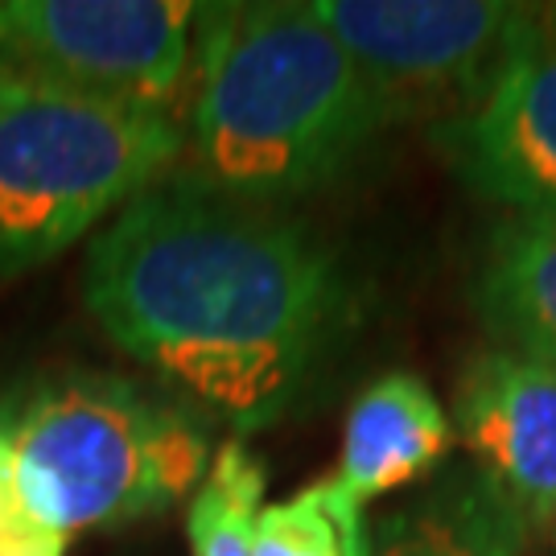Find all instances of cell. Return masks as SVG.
I'll use <instances>...</instances> for the list:
<instances>
[{"label": "cell", "instance_id": "obj_4", "mask_svg": "<svg viewBox=\"0 0 556 556\" xmlns=\"http://www.w3.org/2000/svg\"><path fill=\"white\" fill-rule=\"evenodd\" d=\"M186 149L169 112L100 100L0 59V277L41 268L149 186Z\"/></svg>", "mask_w": 556, "mask_h": 556}, {"label": "cell", "instance_id": "obj_11", "mask_svg": "<svg viewBox=\"0 0 556 556\" xmlns=\"http://www.w3.org/2000/svg\"><path fill=\"white\" fill-rule=\"evenodd\" d=\"M478 314L498 346L556 363V215H507L486 243Z\"/></svg>", "mask_w": 556, "mask_h": 556}, {"label": "cell", "instance_id": "obj_7", "mask_svg": "<svg viewBox=\"0 0 556 556\" xmlns=\"http://www.w3.org/2000/svg\"><path fill=\"white\" fill-rule=\"evenodd\" d=\"M433 144L507 215H556V4H523L486 91Z\"/></svg>", "mask_w": 556, "mask_h": 556}, {"label": "cell", "instance_id": "obj_14", "mask_svg": "<svg viewBox=\"0 0 556 556\" xmlns=\"http://www.w3.org/2000/svg\"><path fill=\"white\" fill-rule=\"evenodd\" d=\"M62 544L66 540L41 532L21 516L4 478H0V556H62Z\"/></svg>", "mask_w": 556, "mask_h": 556}, {"label": "cell", "instance_id": "obj_10", "mask_svg": "<svg viewBox=\"0 0 556 556\" xmlns=\"http://www.w3.org/2000/svg\"><path fill=\"white\" fill-rule=\"evenodd\" d=\"M528 523L482 470L433 478L379 519L371 556H528Z\"/></svg>", "mask_w": 556, "mask_h": 556}, {"label": "cell", "instance_id": "obj_16", "mask_svg": "<svg viewBox=\"0 0 556 556\" xmlns=\"http://www.w3.org/2000/svg\"><path fill=\"white\" fill-rule=\"evenodd\" d=\"M355 556H371V532H367V540H363V544L355 548Z\"/></svg>", "mask_w": 556, "mask_h": 556}, {"label": "cell", "instance_id": "obj_12", "mask_svg": "<svg viewBox=\"0 0 556 556\" xmlns=\"http://www.w3.org/2000/svg\"><path fill=\"white\" fill-rule=\"evenodd\" d=\"M268 475L243 441H227L190 495L186 532L194 556H252V532L264 507Z\"/></svg>", "mask_w": 556, "mask_h": 556}, {"label": "cell", "instance_id": "obj_15", "mask_svg": "<svg viewBox=\"0 0 556 556\" xmlns=\"http://www.w3.org/2000/svg\"><path fill=\"white\" fill-rule=\"evenodd\" d=\"M13 417H17V408L0 404V478H4V457H9V438H13Z\"/></svg>", "mask_w": 556, "mask_h": 556}, {"label": "cell", "instance_id": "obj_18", "mask_svg": "<svg viewBox=\"0 0 556 556\" xmlns=\"http://www.w3.org/2000/svg\"><path fill=\"white\" fill-rule=\"evenodd\" d=\"M0 59H4V29H0Z\"/></svg>", "mask_w": 556, "mask_h": 556}, {"label": "cell", "instance_id": "obj_17", "mask_svg": "<svg viewBox=\"0 0 556 556\" xmlns=\"http://www.w3.org/2000/svg\"><path fill=\"white\" fill-rule=\"evenodd\" d=\"M548 536H553V544H556V516H553V528H548Z\"/></svg>", "mask_w": 556, "mask_h": 556}, {"label": "cell", "instance_id": "obj_3", "mask_svg": "<svg viewBox=\"0 0 556 556\" xmlns=\"http://www.w3.org/2000/svg\"><path fill=\"white\" fill-rule=\"evenodd\" d=\"M211 457L190 413L124 379L75 376L17 408L4 486L34 528L66 540L169 511L199 491Z\"/></svg>", "mask_w": 556, "mask_h": 556}, {"label": "cell", "instance_id": "obj_2", "mask_svg": "<svg viewBox=\"0 0 556 556\" xmlns=\"http://www.w3.org/2000/svg\"><path fill=\"white\" fill-rule=\"evenodd\" d=\"M186 178L248 206L314 194L388 128L314 4H199Z\"/></svg>", "mask_w": 556, "mask_h": 556}, {"label": "cell", "instance_id": "obj_1", "mask_svg": "<svg viewBox=\"0 0 556 556\" xmlns=\"http://www.w3.org/2000/svg\"><path fill=\"white\" fill-rule=\"evenodd\" d=\"M83 301L124 355L243 433L293 408L346 318L305 227L190 178L149 186L91 239Z\"/></svg>", "mask_w": 556, "mask_h": 556}, {"label": "cell", "instance_id": "obj_5", "mask_svg": "<svg viewBox=\"0 0 556 556\" xmlns=\"http://www.w3.org/2000/svg\"><path fill=\"white\" fill-rule=\"evenodd\" d=\"M371 83L388 124L466 116L511 46L507 0H309Z\"/></svg>", "mask_w": 556, "mask_h": 556}, {"label": "cell", "instance_id": "obj_9", "mask_svg": "<svg viewBox=\"0 0 556 556\" xmlns=\"http://www.w3.org/2000/svg\"><path fill=\"white\" fill-rule=\"evenodd\" d=\"M454 445V420L413 371H388L355 396L330 478L358 507L438 470Z\"/></svg>", "mask_w": 556, "mask_h": 556}, {"label": "cell", "instance_id": "obj_13", "mask_svg": "<svg viewBox=\"0 0 556 556\" xmlns=\"http://www.w3.org/2000/svg\"><path fill=\"white\" fill-rule=\"evenodd\" d=\"M363 540V507L338 491L334 478H321L298 495L260 507L252 556H355Z\"/></svg>", "mask_w": 556, "mask_h": 556}, {"label": "cell", "instance_id": "obj_6", "mask_svg": "<svg viewBox=\"0 0 556 556\" xmlns=\"http://www.w3.org/2000/svg\"><path fill=\"white\" fill-rule=\"evenodd\" d=\"M190 0H4V59L62 87L178 112L194 66Z\"/></svg>", "mask_w": 556, "mask_h": 556}, {"label": "cell", "instance_id": "obj_8", "mask_svg": "<svg viewBox=\"0 0 556 556\" xmlns=\"http://www.w3.org/2000/svg\"><path fill=\"white\" fill-rule=\"evenodd\" d=\"M454 429L528 532H548L556 516V363L498 342L478 351L457 376Z\"/></svg>", "mask_w": 556, "mask_h": 556}]
</instances>
